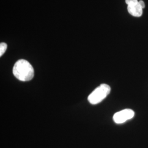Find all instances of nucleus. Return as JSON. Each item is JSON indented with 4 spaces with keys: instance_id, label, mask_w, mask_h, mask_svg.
<instances>
[{
    "instance_id": "5",
    "label": "nucleus",
    "mask_w": 148,
    "mask_h": 148,
    "mask_svg": "<svg viewBox=\"0 0 148 148\" xmlns=\"http://www.w3.org/2000/svg\"><path fill=\"white\" fill-rule=\"evenodd\" d=\"M7 48V45L5 43H1L0 44V56L1 57L5 52Z\"/></svg>"
},
{
    "instance_id": "2",
    "label": "nucleus",
    "mask_w": 148,
    "mask_h": 148,
    "mask_svg": "<svg viewBox=\"0 0 148 148\" xmlns=\"http://www.w3.org/2000/svg\"><path fill=\"white\" fill-rule=\"evenodd\" d=\"M111 91V88L109 85L105 84H101L97 87L88 97V101L91 104L95 105L103 101Z\"/></svg>"
},
{
    "instance_id": "7",
    "label": "nucleus",
    "mask_w": 148,
    "mask_h": 148,
    "mask_svg": "<svg viewBox=\"0 0 148 148\" xmlns=\"http://www.w3.org/2000/svg\"><path fill=\"white\" fill-rule=\"evenodd\" d=\"M139 5H140V7L144 9V8H145V3H144V2L142 1V0H140V1H139Z\"/></svg>"
},
{
    "instance_id": "1",
    "label": "nucleus",
    "mask_w": 148,
    "mask_h": 148,
    "mask_svg": "<svg viewBox=\"0 0 148 148\" xmlns=\"http://www.w3.org/2000/svg\"><path fill=\"white\" fill-rule=\"evenodd\" d=\"M13 74L20 81H29L34 76V69L28 61L25 59H20L14 64Z\"/></svg>"
},
{
    "instance_id": "4",
    "label": "nucleus",
    "mask_w": 148,
    "mask_h": 148,
    "mask_svg": "<svg viewBox=\"0 0 148 148\" xmlns=\"http://www.w3.org/2000/svg\"><path fill=\"white\" fill-rule=\"evenodd\" d=\"M143 10V8L139 4V1L137 4L136 5L127 6V10L128 13L131 15L136 17H140L142 16Z\"/></svg>"
},
{
    "instance_id": "3",
    "label": "nucleus",
    "mask_w": 148,
    "mask_h": 148,
    "mask_svg": "<svg viewBox=\"0 0 148 148\" xmlns=\"http://www.w3.org/2000/svg\"><path fill=\"white\" fill-rule=\"evenodd\" d=\"M135 112L132 109H126L119 111L114 115L113 120L117 124L123 123L134 116Z\"/></svg>"
},
{
    "instance_id": "6",
    "label": "nucleus",
    "mask_w": 148,
    "mask_h": 148,
    "mask_svg": "<svg viewBox=\"0 0 148 148\" xmlns=\"http://www.w3.org/2000/svg\"><path fill=\"white\" fill-rule=\"evenodd\" d=\"M125 2L128 6L136 5L138 3V0H125Z\"/></svg>"
}]
</instances>
